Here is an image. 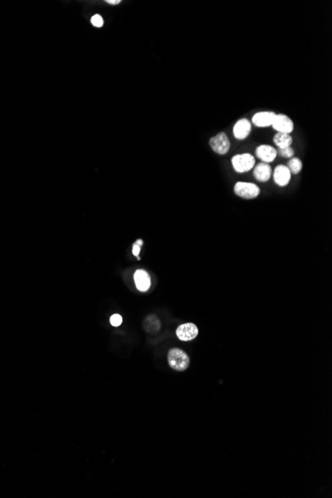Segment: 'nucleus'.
I'll list each match as a JSON object with an SVG mask.
<instances>
[{"mask_svg":"<svg viewBox=\"0 0 332 498\" xmlns=\"http://www.w3.org/2000/svg\"><path fill=\"white\" fill-rule=\"evenodd\" d=\"M286 167L290 171V174H299L300 170L302 169V162L300 161L299 158L294 157L287 162Z\"/></svg>","mask_w":332,"mask_h":498,"instance_id":"obj_14","label":"nucleus"},{"mask_svg":"<svg viewBox=\"0 0 332 498\" xmlns=\"http://www.w3.org/2000/svg\"><path fill=\"white\" fill-rule=\"evenodd\" d=\"M92 24L96 27H101L103 25V19L100 15L96 14L92 17Z\"/></svg>","mask_w":332,"mask_h":498,"instance_id":"obj_18","label":"nucleus"},{"mask_svg":"<svg viewBox=\"0 0 332 498\" xmlns=\"http://www.w3.org/2000/svg\"><path fill=\"white\" fill-rule=\"evenodd\" d=\"M254 176L260 182H266L271 178L272 168L267 163L261 162L254 167Z\"/></svg>","mask_w":332,"mask_h":498,"instance_id":"obj_11","label":"nucleus"},{"mask_svg":"<svg viewBox=\"0 0 332 498\" xmlns=\"http://www.w3.org/2000/svg\"><path fill=\"white\" fill-rule=\"evenodd\" d=\"M276 114L273 112H262L258 113L253 117V123L258 127H266L272 125Z\"/></svg>","mask_w":332,"mask_h":498,"instance_id":"obj_12","label":"nucleus"},{"mask_svg":"<svg viewBox=\"0 0 332 498\" xmlns=\"http://www.w3.org/2000/svg\"><path fill=\"white\" fill-rule=\"evenodd\" d=\"M277 153L282 156V157H285V158H290L293 157L294 155H295V151L292 147H286V148H279V151H277Z\"/></svg>","mask_w":332,"mask_h":498,"instance_id":"obj_15","label":"nucleus"},{"mask_svg":"<svg viewBox=\"0 0 332 498\" xmlns=\"http://www.w3.org/2000/svg\"><path fill=\"white\" fill-rule=\"evenodd\" d=\"M274 142L277 146H279V148L290 147V144L293 143V137L288 134L277 133V135L274 137Z\"/></svg>","mask_w":332,"mask_h":498,"instance_id":"obj_13","label":"nucleus"},{"mask_svg":"<svg viewBox=\"0 0 332 498\" xmlns=\"http://www.w3.org/2000/svg\"><path fill=\"white\" fill-rule=\"evenodd\" d=\"M234 191L237 196L248 200L257 198L260 194V188L256 184L249 182H237Z\"/></svg>","mask_w":332,"mask_h":498,"instance_id":"obj_2","label":"nucleus"},{"mask_svg":"<svg viewBox=\"0 0 332 498\" xmlns=\"http://www.w3.org/2000/svg\"><path fill=\"white\" fill-rule=\"evenodd\" d=\"M272 126L278 133L290 134L294 131V122L288 117L284 115H276Z\"/></svg>","mask_w":332,"mask_h":498,"instance_id":"obj_6","label":"nucleus"},{"mask_svg":"<svg viewBox=\"0 0 332 498\" xmlns=\"http://www.w3.org/2000/svg\"><path fill=\"white\" fill-rule=\"evenodd\" d=\"M290 171L288 170V168L284 165H279L276 167L275 169V172H274V179H275V182L281 186V187H283V186H286L289 181H290Z\"/></svg>","mask_w":332,"mask_h":498,"instance_id":"obj_10","label":"nucleus"},{"mask_svg":"<svg viewBox=\"0 0 332 498\" xmlns=\"http://www.w3.org/2000/svg\"><path fill=\"white\" fill-rule=\"evenodd\" d=\"M198 327L194 323H184L176 329L177 337L182 341H190L197 337Z\"/></svg>","mask_w":332,"mask_h":498,"instance_id":"obj_5","label":"nucleus"},{"mask_svg":"<svg viewBox=\"0 0 332 498\" xmlns=\"http://www.w3.org/2000/svg\"><path fill=\"white\" fill-rule=\"evenodd\" d=\"M133 278L138 291L147 292L149 290L151 286V279L148 272H145L143 270H137L133 275Z\"/></svg>","mask_w":332,"mask_h":498,"instance_id":"obj_8","label":"nucleus"},{"mask_svg":"<svg viewBox=\"0 0 332 498\" xmlns=\"http://www.w3.org/2000/svg\"><path fill=\"white\" fill-rule=\"evenodd\" d=\"M251 133V122L247 119H242L236 122L233 128L234 137L237 139H245Z\"/></svg>","mask_w":332,"mask_h":498,"instance_id":"obj_9","label":"nucleus"},{"mask_svg":"<svg viewBox=\"0 0 332 498\" xmlns=\"http://www.w3.org/2000/svg\"><path fill=\"white\" fill-rule=\"evenodd\" d=\"M167 361L169 366L175 371H184L190 364L189 356L179 348H172L167 354Z\"/></svg>","mask_w":332,"mask_h":498,"instance_id":"obj_1","label":"nucleus"},{"mask_svg":"<svg viewBox=\"0 0 332 498\" xmlns=\"http://www.w3.org/2000/svg\"><path fill=\"white\" fill-rule=\"evenodd\" d=\"M256 155L263 162L269 163V162H273L276 159L278 153H277V149L274 148L273 146L264 144V145H260L257 147Z\"/></svg>","mask_w":332,"mask_h":498,"instance_id":"obj_7","label":"nucleus"},{"mask_svg":"<svg viewBox=\"0 0 332 498\" xmlns=\"http://www.w3.org/2000/svg\"><path fill=\"white\" fill-rule=\"evenodd\" d=\"M143 245V241L142 240H137L135 243H133V256H135L138 259H140L139 258V252H140V247Z\"/></svg>","mask_w":332,"mask_h":498,"instance_id":"obj_16","label":"nucleus"},{"mask_svg":"<svg viewBox=\"0 0 332 498\" xmlns=\"http://www.w3.org/2000/svg\"><path fill=\"white\" fill-rule=\"evenodd\" d=\"M107 2H108V3H110V4L116 5V4H118V3H120V0H108V1H107Z\"/></svg>","mask_w":332,"mask_h":498,"instance_id":"obj_19","label":"nucleus"},{"mask_svg":"<svg viewBox=\"0 0 332 498\" xmlns=\"http://www.w3.org/2000/svg\"><path fill=\"white\" fill-rule=\"evenodd\" d=\"M209 144L212 150L220 155H226L228 151H229L231 146L230 140L225 133H220L214 137H212L209 141Z\"/></svg>","mask_w":332,"mask_h":498,"instance_id":"obj_4","label":"nucleus"},{"mask_svg":"<svg viewBox=\"0 0 332 498\" xmlns=\"http://www.w3.org/2000/svg\"><path fill=\"white\" fill-rule=\"evenodd\" d=\"M255 157L250 154L237 155L232 158V165L239 173H244L252 170L255 167Z\"/></svg>","mask_w":332,"mask_h":498,"instance_id":"obj_3","label":"nucleus"},{"mask_svg":"<svg viewBox=\"0 0 332 498\" xmlns=\"http://www.w3.org/2000/svg\"><path fill=\"white\" fill-rule=\"evenodd\" d=\"M110 322H111V324H112L113 326H116V327L119 326L120 324H121V322H122V317L119 314L116 313V314L112 315V317L110 319Z\"/></svg>","mask_w":332,"mask_h":498,"instance_id":"obj_17","label":"nucleus"}]
</instances>
